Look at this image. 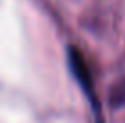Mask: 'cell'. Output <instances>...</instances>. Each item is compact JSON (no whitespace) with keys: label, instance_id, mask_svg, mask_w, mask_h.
<instances>
[{"label":"cell","instance_id":"6da1fadb","mask_svg":"<svg viewBox=\"0 0 125 123\" xmlns=\"http://www.w3.org/2000/svg\"><path fill=\"white\" fill-rule=\"evenodd\" d=\"M69 65H71V71L74 74V78L78 80V83L83 87L85 94L91 98L93 105L96 107V100H94L93 94V78H91V71L87 67V62L82 56V53L76 47H69Z\"/></svg>","mask_w":125,"mask_h":123}]
</instances>
